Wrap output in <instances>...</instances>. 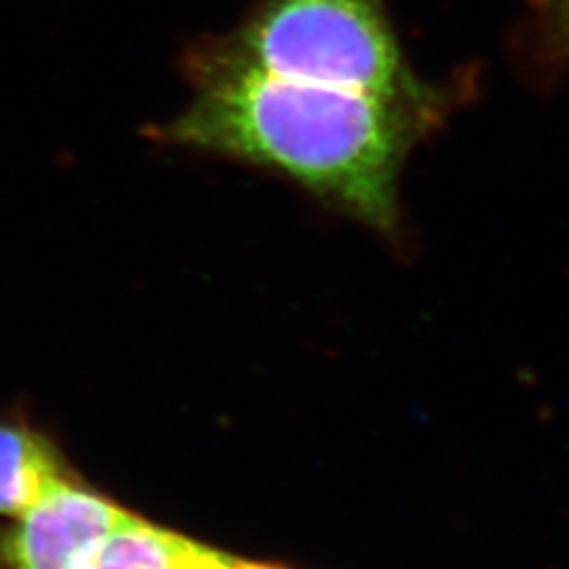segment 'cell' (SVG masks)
Wrapping results in <instances>:
<instances>
[{
    "instance_id": "obj_1",
    "label": "cell",
    "mask_w": 569,
    "mask_h": 569,
    "mask_svg": "<svg viewBox=\"0 0 569 569\" xmlns=\"http://www.w3.org/2000/svg\"><path fill=\"white\" fill-rule=\"evenodd\" d=\"M197 87L171 142L272 167L363 224L397 228L401 169L439 110L281 79L224 44L197 61Z\"/></svg>"
},
{
    "instance_id": "obj_2",
    "label": "cell",
    "mask_w": 569,
    "mask_h": 569,
    "mask_svg": "<svg viewBox=\"0 0 569 569\" xmlns=\"http://www.w3.org/2000/svg\"><path fill=\"white\" fill-rule=\"evenodd\" d=\"M224 47L281 79L439 110L409 70L382 0H264Z\"/></svg>"
},
{
    "instance_id": "obj_3",
    "label": "cell",
    "mask_w": 569,
    "mask_h": 569,
    "mask_svg": "<svg viewBox=\"0 0 569 569\" xmlns=\"http://www.w3.org/2000/svg\"><path fill=\"white\" fill-rule=\"evenodd\" d=\"M127 510L61 479L20 515L2 545L11 569H72L93 540L114 528Z\"/></svg>"
},
{
    "instance_id": "obj_4",
    "label": "cell",
    "mask_w": 569,
    "mask_h": 569,
    "mask_svg": "<svg viewBox=\"0 0 569 569\" xmlns=\"http://www.w3.org/2000/svg\"><path fill=\"white\" fill-rule=\"evenodd\" d=\"M204 547L127 512L82 550L72 569H192Z\"/></svg>"
},
{
    "instance_id": "obj_5",
    "label": "cell",
    "mask_w": 569,
    "mask_h": 569,
    "mask_svg": "<svg viewBox=\"0 0 569 569\" xmlns=\"http://www.w3.org/2000/svg\"><path fill=\"white\" fill-rule=\"evenodd\" d=\"M60 481L58 458L41 437L0 425V515L20 517Z\"/></svg>"
},
{
    "instance_id": "obj_6",
    "label": "cell",
    "mask_w": 569,
    "mask_h": 569,
    "mask_svg": "<svg viewBox=\"0 0 569 569\" xmlns=\"http://www.w3.org/2000/svg\"><path fill=\"white\" fill-rule=\"evenodd\" d=\"M555 51L569 58V0H531Z\"/></svg>"
},
{
    "instance_id": "obj_7",
    "label": "cell",
    "mask_w": 569,
    "mask_h": 569,
    "mask_svg": "<svg viewBox=\"0 0 569 569\" xmlns=\"http://www.w3.org/2000/svg\"><path fill=\"white\" fill-rule=\"evenodd\" d=\"M192 569H239L237 568V559L228 557L220 550L207 549L204 547L203 555L199 557V561L194 563Z\"/></svg>"
},
{
    "instance_id": "obj_8",
    "label": "cell",
    "mask_w": 569,
    "mask_h": 569,
    "mask_svg": "<svg viewBox=\"0 0 569 569\" xmlns=\"http://www.w3.org/2000/svg\"><path fill=\"white\" fill-rule=\"evenodd\" d=\"M237 568H239V569H283V568H274V566H266V563H251V561H241V559H237Z\"/></svg>"
}]
</instances>
